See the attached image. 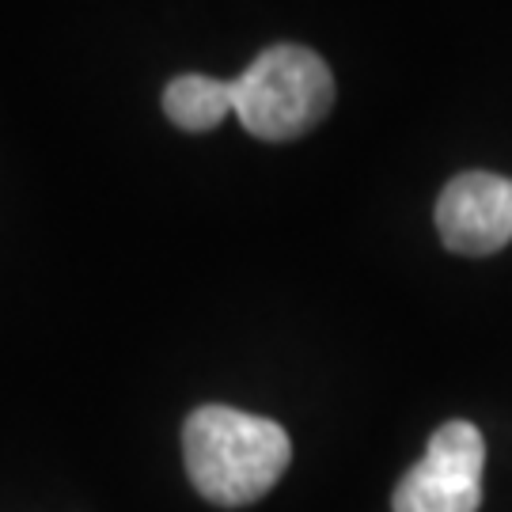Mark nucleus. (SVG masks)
I'll list each match as a JSON object with an SVG mask.
<instances>
[{
    "instance_id": "1",
    "label": "nucleus",
    "mask_w": 512,
    "mask_h": 512,
    "mask_svg": "<svg viewBox=\"0 0 512 512\" xmlns=\"http://www.w3.org/2000/svg\"><path fill=\"white\" fill-rule=\"evenodd\" d=\"M183 459L194 490L220 509L255 505L289 471L293 440L270 418L202 406L183 425Z\"/></svg>"
},
{
    "instance_id": "2",
    "label": "nucleus",
    "mask_w": 512,
    "mask_h": 512,
    "mask_svg": "<svg viewBox=\"0 0 512 512\" xmlns=\"http://www.w3.org/2000/svg\"><path fill=\"white\" fill-rule=\"evenodd\" d=\"M334 107V76L308 46H270L232 80V114L258 141H296Z\"/></svg>"
},
{
    "instance_id": "3",
    "label": "nucleus",
    "mask_w": 512,
    "mask_h": 512,
    "mask_svg": "<svg viewBox=\"0 0 512 512\" xmlns=\"http://www.w3.org/2000/svg\"><path fill=\"white\" fill-rule=\"evenodd\" d=\"M486 440L471 421L440 425L425 456L395 486V512H478L482 505Z\"/></svg>"
},
{
    "instance_id": "4",
    "label": "nucleus",
    "mask_w": 512,
    "mask_h": 512,
    "mask_svg": "<svg viewBox=\"0 0 512 512\" xmlns=\"http://www.w3.org/2000/svg\"><path fill=\"white\" fill-rule=\"evenodd\" d=\"M440 243L456 255H497L512 243V179L494 171H463L437 198Z\"/></svg>"
},
{
    "instance_id": "5",
    "label": "nucleus",
    "mask_w": 512,
    "mask_h": 512,
    "mask_svg": "<svg viewBox=\"0 0 512 512\" xmlns=\"http://www.w3.org/2000/svg\"><path fill=\"white\" fill-rule=\"evenodd\" d=\"M164 114L186 133H205L232 114V80L202 73L175 76L164 88Z\"/></svg>"
}]
</instances>
